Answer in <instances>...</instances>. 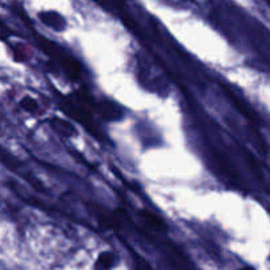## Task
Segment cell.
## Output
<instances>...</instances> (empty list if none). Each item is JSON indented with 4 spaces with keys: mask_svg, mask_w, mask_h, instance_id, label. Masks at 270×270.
<instances>
[{
    "mask_svg": "<svg viewBox=\"0 0 270 270\" xmlns=\"http://www.w3.org/2000/svg\"><path fill=\"white\" fill-rule=\"evenodd\" d=\"M140 218L141 220L146 224V227L152 228V230H164L166 228L164 220H162L160 216L156 215L154 212L148 211V210H142V211H140Z\"/></svg>",
    "mask_w": 270,
    "mask_h": 270,
    "instance_id": "6da1fadb",
    "label": "cell"
},
{
    "mask_svg": "<svg viewBox=\"0 0 270 270\" xmlns=\"http://www.w3.org/2000/svg\"><path fill=\"white\" fill-rule=\"evenodd\" d=\"M116 256L112 252H103L99 254V257L95 261V270H111L115 266Z\"/></svg>",
    "mask_w": 270,
    "mask_h": 270,
    "instance_id": "7a4b0ae2",
    "label": "cell"
},
{
    "mask_svg": "<svg viewBox=\"0 0 270 270\" xmlns=\"http://www.w3.org/2000/svg\"><path fill=\"white\" fill-rule=\"evenodd\" d=\"M40 18L46 26H53V28H61V26L57 24V22H62V18H60L56 12H44L40 14Z\"/></svg>",
    "mask_w": 270,
    "mask_h": 270,
    "instance_id": "3957f363",
    "label": "cell"
},
{
    "mask_svg": "<svg viewBox=\"0 0 270 270\" xmlns=\"http://www.w3.org/2000/svg\"><path fill=\"white\" fill-rule=\"evenodd\" d=\"M20 107H22L24 111L30 112V114H33V112H36L37 110H38L37 102L30 96H26L24 99H22V102H20Z\"/></svg>",
    "mask_w": 270,
    "mask_h": 270,
    "instance_id": "277c9868",
    "label": "cell"
},
{
    "mask_svg": "<svg viewBox=\"0 0 270 270\" xmlns=\"http://www.w3.org/2000/svg\"><path fill=\"white\" fill-rule=\"evenodd\" d=\"M238 270H256V269H254V268H252V266H244V268H242V269H238Z\"/></svg>",
    "mask_w": 270,
    "mask_h": 270,
    "instance_id": "5b68a950",
    "label": "cell"
}]
</instances>
